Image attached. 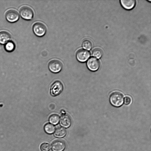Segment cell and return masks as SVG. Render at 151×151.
Wrapping results in <instances>:
<instances>
[{"mask_svg": "<svg viewBox=\"0 0 151 151\" xmlns=\"http://www.w3.org/2000/svg\"><path fill=\"white\" fill-rule=\"evenodd\" d=\"M111 104L114 106L119 107L123 104L124 99L123 96L121 93L116 91L113 92L109 98Z\"/></svg>", "mask_w": 151, "mask_h": 151, "instance_id": "obj_1", "label": "cell"}, {"mask_svg": "<svg viewBox=\"0 0 151 151\" xmlns=\"http://www.w3.org/2000/svg\"><path fill=\"white\" fill-rule=\"evenodd\" d=\"M33 31L34 34L38 37H42L45 34L47 29L44 24L41 22H36L33 26Z\"/></svg>", "mask_w": 151, "mask_h": 151, "instance_id": "obj_2", "label": "cell"}, {"mask_svg": "<svg viewBox=\"0 0 151 151\" xmlns=\"http://www.w3.org/2000/svg\"><path fill=\"white\" fill-rule=\"evenodd\" d=\"M19 13L21 17L27 20L31 19L34 16V12L32 9L27 6L21 7L20 9Z\"/></svg>", "mask_w": 151, "mask_h": 151, "instance_id": "obj_3", "label": "cell"}, {"mask_svg": "<svg viewBox=\"0 0 151 151\" xmlns=\"http://www.w3.org/2000/svg\"><path fill=\"white\" fill-rule=\"evenodd\" d=\"M63 65L62 63L59 60L53 59L51 60L49 63L48 68L50 70L54 73H58L62 70Z\"/></svg>", "mask_w": 151, "mask_h": 151, "instance_id": "obj_4", "label": "cell"}, {"mask_svg": "<svg viewBox=\"0 0 151 151\" xmlns=\"http://www.w3.org/2000/svg\"><path fill=\"white\" fill-rule=\"evenodd\" d=\"M63 89V86L59 81L55 82L52 85L50 90L51 95L56 96L60 94Z\"/></svg>", "mask_w": 151, "mask_h": 151, "instance_id": "obj_5", "label": "cell"}, {"mask_svg": "<svg viewBox=\"0 0 151 151\" xmlns=\"http://www.w3.org/2000/svg\"><path fill=\"white\" fill-rule=\"evenodd\" d=\"M90 56L89 52L82 49L78 50L76 53L77 60L80 62H84L86 61Z\"/></svg>", "mask_w": 151, "mask_h": 151, "instance_id": "obj_6", "label": "cell"}, {"mask_svg": "<svg viewBox=\"0 0 151 151\" xmlns=\"http://www.w3.org/2000/svg\"><path fill=\"white\" fill-rule=\"evenodd\" d=\"M5 17L6 20L8 22H14L19 19V15L16 10L10 9L6 12Z\"/></svg>", "mask_w": 151, "mask_h": 151, "instance_id": "obj_7", "label": "cell"}, {"mask_svg": "<svg viewBox=\"0 0 151 151\" xmlns=\"http://www.w3.org/2000/svg\"><path fill=\"white\" fill-rule=\"evenodd\" d=\"M87 65L90 70L95 71L99 68L100 64L98 59L94 57H91L87 61Z\"/></svg>", "mask_w": 151, "mask_h": 151, "instance_id": "obj_8", "label": "cell"}, {"mask_svg": "<svg viewBox=\"0 0 151 151\" xmlns=\"http://www.w3.org/2000/svg\"><path fill=\"white\" fill-rule=\"evenodd\" d=\"M66 147V144L64 141L60 140L54 141L52 144V151H63Z\"/></svg>", "mask_w": 151, "mask_h": 151, "instance_id": "obj_9", "label": "cell"}, {"mask_svg": "<svg viewBox=\"0 0 151 151\" xmlns=\"http://www.w3.org/2000/svg\"><path fill=\"white\" fill-rule=\"evenodd\" d=\"M60 125L62 127L68 128L70 127L71 124V120L70 116L67 114H63L60 117Z\"/></svg>", "mask_w": 151, "mask_h": 151, "instance_id": "obj_10", "label": "cell"}, {"mask_svg": "<svg viewBox=\"0 0 151 151\" xmlns=\"http://www.w3.org/2000/svg\"><path fill=\"white\" fill-rule=\"evenodd\" d=\"M120 2L123 7L127 9H132L136 4V1L134 0H121Z\"/></svg>", "mask_w": 151, "mask_h": 151, "instance_id": "obj_11", "label": "cell"}, {"mask_svg": "<svg viewBox=\"0 0 151 151\" xmlns=\"http://www.w3.org/2000/svg\"><path fill=\"white\" fill-rule=\"evenodd\" d=\"M11 38L10 34L7 32L4 31L0 32V43L4 44L6 43Z\"/></svg>", "mask_w": 151, "mask_h": 151, "instance_id": "obj_12", "label": "cell"}, {"mask_svg": "<svg viewBox=\"0 0 151 151\" xmlns=\"http://www.w3.org/2000/svg\"><path fill=\"white\" fill-rule=\"evenodd\" d=\"M66 130L65 128L59 127L56 129L54 132V135L57 138H63L66 135Z\"/></svg>", "mask_w": 151, "mask_h": 151, "instance_id": "obj_13", "label": "cell"}, {"mask_svg": "<svg viewBox=\"0 0 151 151\" xmlns=\"http://www.w3.org/2000/svg\"><path fill=\"white\" fill-rule=\"evenodd\" d=\"M44 129L46 133L50 134L54 132L55 129V127L52 124L48 123L46 124L45 125Z\"/></svg>", "mask_w": 151, "mask_h": 151, "instance_id": "obj_14", "label": "cell"}, {"mask_svg": "<svg viewBox=\"0 0 151 151\" xmlns=\"http://www.w3.org/2000/svg\"><path fill=\"white\" fill-rule=\"evenodd\" d=\"M59 116L56 114L51 115L49 117V121L50 123L54 125H56L59 122Z\"/></svg>", "mask_w": 151, "mask_h": 151, "instance_id": "obj_15", "label": "cell"}, {"mask_svg": "<svg viewBox=\"0 0 151 151\" xmlns=\"http://www.w3.org/2000/svg\"><path fill=\"white\" fill-rule=\"evenodd\" d=\"M15 48V45L14 43L12 41H9L5 45V49L9 52H11L14 50Z\"/></svg>", "mask_w": 151, "mask_h": 151, "instance_id": "obj_16", "label": "cell"}, {"mask_svg": "<svg viewBox=\"0 0 151 151\" xmlns=\"http://www.w3.org/2000/svg\"><path fill=\"white\" fill-rule=\"evenodd\" d=\"M102 50L98 48H95L92 52L93 56L97 58H100L102 56Z\"/></svg>", "mask_w": 151, "mask_h": 151, "instance_id": "obj_17", "label": "cell"}, {"mask_svg": "<svg viewBox=\"0 0 151 151\" xmlns=\"http://www.w3.org/2000/svg\"><path fill=\"white\" fill-rule=\"evenodd\" d=\"M82 47L85 49L90 50L92 47V44L90 40H85L83 42Z\"/></svg>", "mask_w": 151, "mask_h": 151, "instance_id": "obj_18", "label": "cell"}, {"mask_svg": "<svg viewBox=\"0 0 151 151\" xmlns=\"http://www.w3.org/2000/svg\"><path fill=\"white\" fill-rule=\"evenodd\" d=\"M50 148V144L46 142L42 143L40 147V149L42 151H49Z\"/></svg>", "mask_w": 151, "mask_h": 151, "instance_id": "obj_19", "label": "cell"}, {"mask_svg": "<svg viewBox=\"0 0 151 151\" xmlns=\"http://www.w3.org/2000/svg\"><path fill=\"white\" fill-rule=\"evenodd\" d=\"M124 101L125 104L128 105L130 104L131 99L130 97L127 96L125 97Z\"/></svg>", "mask_w": 151, "mask_h": 151, "instance_id": "obj_20", "label": "cell"}]
</instances>
